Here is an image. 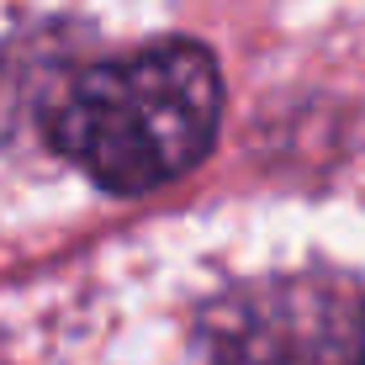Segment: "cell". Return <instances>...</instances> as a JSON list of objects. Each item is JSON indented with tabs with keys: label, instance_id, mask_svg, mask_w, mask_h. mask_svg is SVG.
Listing matches in <instances>:
<instances>
[{
	"label": "cell",
	"instance_id": "1",
	"mask_svg": "<svg viewBox=\"0 0 365 365\" xmlns=\"http://www.w3.org/2000/svg\"><path fill=\"white\" fill-rule=\"evenodd\" d=\"M222 122V74L185 37L74 64L53 80L43 133L53 154L101 191L143 196L180 180L212 148Z\"/></svg>",
	"mask_w": 365,
	"mask_h": 365
}]
</instances>
